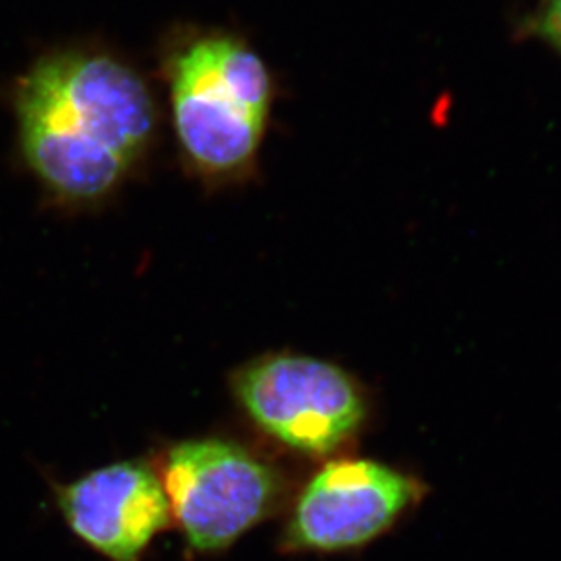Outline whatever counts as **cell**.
I'll use <instances>...</instances> for the list:
<instances>
[{
	"instance_id": "6da1fadb",
	"label": "cell",
	"mask_w": 561,
	"mask_h": 561,
	"mask_svg": "<svg viewBox=\"0 0 561 561\" xmlns=\"http://www.w3.org/2000/svg\"><path fill=\"white\" fill-rule=\"evenodd\" d=\"M22 159L51 201L96 206L153 148L159 110L148 82L99 46L44 54L13 93Z\"/></svg>"
},
{
	"instance_id": "52a82bcc",
	"label": "cell",
	"mask_w": 561,
	"mask_h": 561,
	"mask_svg": "<svg viewBox=\"0 0 561 561\" xmlns=\"http://www.w3.org/2000/svg\"><path fill=\"white\" fill-rule=\"evenodd\" d=\"M525 32L561 55V0H540L525 24Z\"/></svg>"
},
{
	"instance_id": "3957f363",
	"label": "cell",
	"mask_w": 561,
	"mask_h": 561,
	"mask_svg": "<svg viewBox=\"0 0 561 561\" xmlns=\"http://www.w3.org/2000/svg\"><path fill=\"white\" fill-rule=\"evenodd\" d=\"M160 480L191 551L218 552L270 514L278 478L270 466L222 438L186 439L165 455Z\"/></svg>"
},
{
	"instance_id": "8992f818",
	"label": "cell",
	"mask_w": 561,
	"mask_h": 561,
	"mask_svg": "<svg viewBox=\"0 0 561 561\" xmlns=\"http://www.w3.org/2000/svg\"><path fill=\"white\" fill-rule=\"evenodd\" d=\"M66 524L85 546L112 561H138L170 525L159 474L144 461H118L59 489Z\"/></svg>"
},
{
	"instance_id": "277c9868",
	"label": "cell",
	"mask_w": 561,
	"mask_h": 561,
	"mask_svg": "<svg viewBox=\"0 0 561 561\" xmlns=\"http://www.w3.org/2000/svg\"><path fill=\"white\" fill-rule=\"evenodd\" d=\"M234 392L260 430L308 455L333 453L366 419L351 376L311 356L260 358L237 375Z\"/></svg>"
},
{
	"instance_id": "7a4b0ae2",
	"label": "cell",
	"mask_w": 561,
	"mask_h": 561,
	"mask_svg": "<svg viewBox=\"0 0 561 561\" xmlns=\"http://www.w3.org/2000/svg\"><path fill=\"white\" fill-rule=\"evenodd\" d=\"M162 75L187 171L215 187L253 175L275 101L262 57L234 33L186 27L164 44Z\"/></svg>"
},
{
	"instance_id": "5b68a950",
	"label": "cell",
	"mask_w": 561,
	"mask_h": 561,
	"mask_svg": "<svg viewBox=\"0 0 561 561\" xmlns=\"http://www.w3.org/2000/svg\"><path fill=\"white\" fill-rule=\"evenodd\" d=\"M414 493L409 478L376 461H333L298 499L287 536L312 551L364 546L394 524Z\"/></svg>"
}]
</instances>
